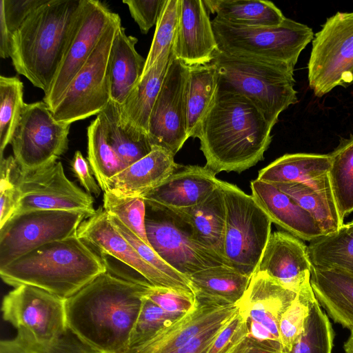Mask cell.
Listing matches in <instances>:
<instances>
[{"instance_id":"cell-49","label":"cell","mask_w":353,"mask_h":353,"mask_svg":"<svg viewBox=\"0 0 353 353\" xmlns=\"http://www.w3.org/2000/svg\"><path fill=\"white\" fill-rule=\"evenodd\" d=\"M143 34L157 24L166 0H123Z\"/></svg>"},{"instance_id":"cell-46","label":"cell","mask_w":353,"mask_h":353,"mask_svg":"<svg viewBox=\"0 0 353 353\" xmlns=\"http://www.w3.org/2000/svg\"><path fill=\"white\" fill-rule=\"evenodd\" d=\"M249 334L248 319L239 310L207 353H246L250 345Z\"/></svg>"},{"instance_id":"cell-6","label":"cell","mask_w":353,"mask_h":353,"mask_svg":"<svg viewBox=\"0 0 353 353\" xmlns=\"http://www.w3.org/2000/svg\"><path fill=\"white\" fill-rule=\"evenodd\" d=\"M211 21L219 51L292 71L302 50L314 39L311 28L288 18L271 27L236 26L216 17Z\"/></svg>"},{"instance_id":"cell-2","label":"cell","mask_w":353,"mask_h":353,"mask_svg":"<svg viewBox=\"0 0 353 353\" xmlns=\"http://www.w3.org/2000/svg\"><path fill=\"white\" fill-rule=\"evenodd\" d=\"M272 128L247 97L218 89L196 137L205 166L215 174L250 168L263 159Z\"/></svg>"},{"instance_id":"cell-13","label":"cell","mask_w":353,"mask_h":353,"mask_svg":"<svg viewBox=\"0 0 353 353\" xmlns=\"http://www.w3.org/2000/svg\"><path fill=\"white\" fill-rule=\"evenodd\" d=\"M17 205L12 216L34 210H72L89 217L96 211L94 199L65 174L61 161L30 172L21 170L17 180Z\"/></svg>"},{"instance_id":"cell-1","label":"cell","mask_w":353,"mask_h":353,"mask_svg":"<svg viewBox=\"0 0 353 353\" xmlns=\"http://www.w3.org/2000/svg\"><path fill=\"white\" fill-rule=\"evenodd\" d=\"M151 285L108 271L99 274L65 299L68 327L99 353L121 352Z\"/></svg>"},{"instance_id":"cell-56","label":"cell","mask_w":353,"mask_h":353,"mask_svg":"<svg viewBox=\"0 0 353 353\" xmlns=\"http://www.w3.org/2000/svg\"><path fill=\"white\" fill-rule=\"evenodd\" d=\"M352 84H353V72H352Z\"/></svg>"},{"instance_id":"cell-53","label":"cell","mask_w":353,"mask_h":353,"mask_svg":"<svg viewBox=\"0 0 353 353\" xmlns=\"http://www.w3.org/2000/svg\"><path fill=\"white\" fill-rule=\"evenodd\" d=\"M12 33L8 29L3 12L0 10V57L7 59L10 57Z\"/></svg>"},{"instance_id":"cell-8","label":"cell","mask_w":353,"mask_h":353,"mask_svg":"<svg viewBox=\"0 0 353 353\" xmlns=\"http://www.w3.org/2000/svg\"><path fill=\"white\" fill-rule=\"evenodd\" d=\"M145 231L149 245L174 269L186 276L200 270L228 265L205 246L175 210L145 201Z\"/></svg>"},{"instance_id":"cell-44","label":"cell","mask_w":353,"mask_h":353,"mask_svg":"<svg viewBox=\"0 0 353 353\" xmlns=\"http://www.w3.org/2000/svg\"><path fill=\"white\" fill-rule=\"evenodd\" d=\"M181 316L165 311L145 297L127 347L141 343Z\"/></svg>"},{"instance_id":"cell-14","label":"cell","mask_w":353,"mask_h":353,"mask_svg":"<svg viewBox=\"0 0 353 353\" xmlns=\"http://www.w3.org/2000/svg\"><path fill=\"white\" fill-rule=\"evenodd\" d=\"M2 316L17 331L39 341H50L68 329L65 299L37 287L21 285L4 297Z\"/></svg>"},{"instance_id":"cell-57","label":"cell","mask_w":353,"mask_h":353,"mask_svg":"<svg viewBox=\"0 0 353 353\" xmlns=\"http://www.w3.org/2000/svg\"><path fill=\"white\" fill-rule=\"evenodd\" d=\"M351 222L353 223V220Z\"/></svg>"},{"instance_id":"cell-4","label":"cell","mask_w":353,"mask_h":353,"mask_svg":"<svg viewBox=\"0 0 353 353\" xmlns=\"http://www.w3.org/2000/svg\"><path fill=\"white\" fill-rule=\"evenodd\" d=\"M108 271L103 259L76 234L48 243L0 267L4 283L29 285L67 299Z\"/></svg>"},{"instance_id":"cell-39","label":"cell","mask_w":353,"mask_h":353,"mask_svg":"<svg viewBox=\"0 0 353 353\" xmlns=\"http://www.w3.org/2000/svg\"><path fill=\"white\" fill-rule=\"evenodd\" d=\"M23 83L17 77L0 76V159L11 143L23 106Z\"/></svg>"},{"instance_id":"cell-28","label":"cell","mask_w":353,"mask_h":353,"mask_svg":"<svg viewBox=\"0 0 353 353\" xmlns=\"http://www.w3.org/2000/svg\"><path fill=\"white\" fill-rule=\"evenodd\" d=\"M138 39L128 35L121 24L116 32L109 57L111 100L122 104L141 79L145 60L135 48Z\"/></svg>"},{"instance_id":"cell-41","label":"cell","mask_w":353,"mask_h":353,"mask_svg":"<svg viewBox=\"0 0 353 353\" xmlns=\"http://www.w3.org/2000/svg\"><path fill=\"white\" fill-rule=\"evenodd\" d=\"M334 332L316 299L304 329L290 353H332Z\"/></svg>"},{"instance_id":"cell-23","label":"cell","mask_w":353,"mask_h":353,"mask_svg":"<svg viewBox=\"0 0 353 353\" xmlns=\"http://www.w3.org/2000/svg\"><path fill=\"white\" fill-rule=\"evenodd\" d=\"M250 188L252 196L271 221L288 233L310 242L324 235L314 218L274 185L256 179Z\"/></svg>"},{"instance_id":"cell-36","label":"cell","mask_w":353,"mask_h":353,"mask_svg":"<svg viewBox=\"0 0 353 353\" xmlns=\"http://www.w3.org/2000/svg\"><path fill=\"white\" fill-rule=\"evenodd\" d=\"M88 160L95 179L105 192L109 180L126 166L109 142L106 131L97 117L87 128Z\"/></svg>"},{"instance_id":"cell-15","label":"cell","mask_w":353,"mask_h":353,"mask_svg":"<svg viewBox=\"0 0 353 353\" xmlns=\"http://www.w3.org/2000/svg\"><path fill=\"white\" fill-rule=\"evenodd\" d=\"M190 67L173 58L152 108L148 137L152 146L175 155L189 138L187 97Z\"/></svg>"},{"instance_id":"cell-22","label":"cell","mask_w":353,"mask_h":353,"mask_svg":"<svg viewBox=\"0 0 353 353\" xmlns=\"http://www.w3.org/2000/svg\"><path fill=\"white\" fill-rule=\"evenodd\" d=\"M220 181L205 165H179L163 183L142 197L170 209L190 208L208 198Z\"/></svg>"},{"instance_id":"cell-55","label":"cell","mask_w":353,"mask_h":353,"mask_svg":"<svg viewBox=\"0 0 353 353\" xmlns=\"http://www.w3.org/2000/svg\"><path fill=\"white\" fill-rule=\"evenodd\" d=\"M350 331V336L343 343L344 353H353V329Z\"/></svg>"},{"instance_id":"cell-43","label":"cell","mask_w":353,"mask_h":353,"mask_svg":"<svg viewBox=\"0 0 353 353\" xmlns=\"http://www.w3.org/2000/svg\"><path fill=\"white\" fill-rule=\"evenodd\" d=\"M181 0H166L156 24L152 44L145 60V73L162 56L172 51L176 36Z\"/></svg>"},{"instance_id":"cell-51","label":"cell","mask_w":353,"mask_h":353,"mask_svg":"<svg viewBox=\"0 0 353 353\" xmlns=\"http://www.w3.org/2000/svg\"><path fill=\"white\" fill-rule=\"evenodd\" d=\"M232 318L220 321L201 332L174 353H207L221 331Z\"/></svg>"},{"instance_id":"cell-34","label":"cell","mask_w":353,"mask_h":353,"mask_svg":"<svg viewBox=\"0 0 353 353\" xmlns=\"http://www.w3.org/2000/svg\"><path fill=\"white\" fill-rule=\"evenodd\" d=\"M218 91V76L210 63L190 67L187 97V132L197 137L201 125L212 105Z\"/></svg>"},{"instance_id":"cell-12","label":"cell","mask_w":353,"mask_h":353,"mask_svg":"<svg viewBox=\"0 0 353 353\" xmlns=\"http://www.w3.org/2000/svg\"><path fill=\"white\" fill-rule=\"evenodd\" d=\"M89 216L72 210H34L12 216L0 228V267L48 243L77 234Z\"/></svg>"},{"instance_id":"cell-47","label":"cell","mask_w":353,"mask_h":353,"mask_svg":"<svg viewBox=\"0 0 353 353\" xmlns=\"http://www.w3.org/2000/svg\"><path fill=\"white\" fill-rule=\"evenodd\" d=\"M20 170L13 156L0 159V228L14 213L19 199L17 180Z\"/></svg>"},{"instance_id":"cell-26","label":"cell","mask_w":353,"mask_h":353,"mask_svg":"<svg viewBox=\"0 0 353 353\" xmlns=\"http://www.w3.org/2000/svg\"><path fill=\"white\" fill-rule=\"evenodd\" d=\"M310 283L321 307L332 321L353 329V276L336 270L312 267Z\"/></svg>"},{"instance_id":"cell-24","label":"cell","mask_w":353,"mask_h":353,"mask_svg":"<svg viewBox=\"0 0 353 353\" xmlns=\"http://www.w3.org/2000/svg\"><path fill=\"white\" fill-rule=\"evenodd\" d=\"M330 164L329 154H285L260 170L257 179L268 183H303L334 201L328 175Z\"/></svg>"},{"instance_id":"cell-29","label":"cell","mask_w":353,"mask_h":353,"mask_svg":"<svg viewBox=\"0 0 353 353\" xmlns=\"http://www.w3.org/2000/svg\"><path fill=\"white\" fill-rule=\"evenodd\" d=\"M250 278L226 265L206 268L188 276L196 300L216 305L238 303Z\"/></svg>"},{"instance_id":"cell-27","label":"cell","mask_w":353,"mask_h":353,"mask_svg":"<svg viewBox=\"0 0 353 353\" xmlns=\"http://www.w3.org/2000/svg\"><path fill=\"white\" fill-rule=\"evenodd\" d=\"M172 58V51L160 57L142 74L125 101L119 105L124 125L148 135L150 114Z\"/></svg>"},{"instance_id":"cell-3","label":"cell","mask_w":353,"mask_h":353,"mask_svg":"<svg viewBox=\"0 0 353 353\" xmlns=\"http://www.w3.org/2000/svg\"><path fill=\"white\" fill-rule=\"evenodd\" d=\"M83 0H47L12 33L10 58L19 74L46 94L76 28Z\"/></svg>"},{"instance_id":"cell-45","label":"cell","mask_w":353,"mask_h":353,"mask_svg":"<svg viewBox=\"0 0 353 353\" xmlns=\"http://www.w3.org/2000/svg\"><path fill=\"white\" fill-rule=\"evenodd\" d=\"M108 215L114 228L132 245L146 262L193 292L190 280L186 276L182 274L164 261L150 245L143 242L117 217L108 214Z\"/></svg>"},{"instance_id":"cell-42","label":"cell","mask_w":353,"mask_h":353,"mask_svg":"<svg viewBox=\"0 0 353 353\" xmlns=\"http://www.w3.org/2000/svg\"><path fill=\"white\" fill-rule=\"evenodd\" d=\"M103 208L149 245L145 231V201L142 196H121L103 192Z\"/></svg>"},{"instance_id":"cell-32","label":"cell","mask_w":353,"mask_h":353,"mask_svg":"<svg viewBox=\"0 0 353 353\" xmlns=\"http://www.w3.org/2000/svg\"><path fill=\"white\" fill-rule=\"evenodd\" d=\"M97 117L106 131L110 143L126 168L152 151L153 146L147 134L123 123L117 103L110 100Z\"/></svg>"},{"instance_id":"cell-11","label":"cell","mask_w":353,"mask_h":353,"mask_svg":"<svg viewBox=\"0 0 353 353\" xmlns=\"http://www.w3.org/2000/svg\"><path fill=\"white\" fill-rule=\"evenodd\" d=\"M70 125L57 121L43 101L25 103L10 143L21 170L30 172L56 162L68 148Z\"/></svg>"},{"instance_id":"cell-40","label":"cell","mask_w":353,"mask_h":353,"mask_svg":"<svg viewBox=\"0 0 353 353\" xmlns=\"http://www.w3.org/2000/svg\"><path fill=\"white\" fill-rule=\"evenodd\" d=\"M315 301L310 276L304 281L295 299L281 318L279 331L283 352L290 353L299 339Z\"/></svg>"},{"instance_id":"cell-33","label":"cell","mask_w":353,"mask_h":353,"mask_svg":"<svg viewBox=\"0 0 353 353\" xmlns=\"http://www.w3.org/2000/svg\"><path fill=\"white\" fill-rule=\"evenodd\" d=\"M308 254L312 265L336 270L353 276V223H344L337 231L310 242Z\"/></svg>"},{"instance_id":"cell-21","label":"cell","mask_w":353,"mask_h":353,"mask_svg":"<svg viewBox=\"0 0 353 353\" xmlns=\"http://www.w3.org/2000/svg\"><path fill=\"white\" fill-rule=\"evenodd\" d=\"M307 245L284 231L271 233L254 272L268 274L286 288L298 292L311 275Z\"/></svg>"},{"instance_id":"cell-17","label":"cell","mask_w":353,"mask_h":353,"mask_svg":"<svg viewBox=\"0 0 353 353\" xmlns=\"http://www.w3.org/2000/svg\"><path fill=\"white\" fill-rule=\"evenodd\" d=\"M77 235L102 256L113 257L124 263L151 285L194 294L189 288L168 277L146 262L111 224L103 206L79 226Z\"/></svg>"},{"instance_id":"cell-18","label":"cell","mask_w":353,"mask_h":353,"mask_svg":"<svg viewBox=\"0 0 353 353\" xmlns=\"http://www.w3.org/2000/svg\"><path fill=\"white\" fill-rule=\"evenodd\" d=\"M239 309L238 303L216 305L199 302L192 311L181 315L141 343L127 347L120 353H174L201 332L232 318Z\"/></svg>"},{"instance_id":"cell-37","label":"cell","mask_w":353,"mask_h":353,"mask_svg":"<svg viewBox=\"0 0 353 353\" xmlns=\"http://www.w3.org/2000/svg\"><path fill=\"white\" fill-rule=\"evenodd\" d=\"M290 196L317 221L324 234L337 231L343 224L335 201L310 187L298 183H271Z\"/></svg>"},{"instance_id":"cell-31","label":"cell","mask_w":353,"mask_h":353,"mask_svg":"<svg viewBox=\"0 0 353 353\" xmlns=\"http://www.w3.org/2000/svg\"><path fill=\"white\" fill-rule=\"evenodd\" d=\"M209 12L224 22L245 27H271L285 19L272 2L263 0H204Z\"/></svg>"},{"instance_id":"cell-9","label":"cell","mask_w":353,"mask_h":353,"mask_svg":"<svg viewBox=\"0 0 353 353\" xmlns=\"http://www.w3.org/2000/svg\"><path fill=\"white\" fill-rule=\"evenodd\" d=\"M121 20L115 13L90 56L52 110L54 119L71 124L100 113L111 100L109 57Z\"/></svg>"},{"instance_id":"cell-25","label":"cell","mask_w":353,"mask_h":353,"mask_svg":"<svg viewBox=\"0 0 353 353\" xmlns=\"http://www.w3.org/2000/svg\"><path fill=\"white\" fill-rule=\"evenodd\" d=\"M174 155L169 150L153 146L142 159L111 178L105 192L117 195L143 196L159 187L176 169Z\"/></svg>"},{"instance_id":"cell-30","label":"cell","mask_w":353,"mask_h":353,"mask_svg":"<svg viewBox=\"0 0 353 353\" xmlns=\"http://www.w3.org/2000/svg\"><path fill=\"white\" fill-rule=\"evenodd\" d=\"M172 210L188 223L200 242L225 259V208L220 183L201 203L190 208Z\"/></svg>"},{"instance_id":"cell-7","label":"cell","mask_w":353,"mask_h":353,"mask_svg":"<svg viewBox=\"0 0 353 353\" xmlns=\"http://www.w3.org/2000/svg\"><path fill=\"white\" fill-rule=\"evenodd\" d=\"M225 208L223 254L228 265L252 276L271 234L272 222L252 195L220 181Z\"/></svg>"},{"instance_id":"cell-50","label":"cell","mask_w":353,"mask_h":353,"mask_svg":"<svg viewBox=\"0 0 353 353\" xmlns=\"http://www.w3.org/2000/svg\"><path fill=\"white\" fill-rule=\"evenodd\" d=\"M47 0H1L6 23L12 33L17 31L26 19Z\"/></svg>"},{"instance_id":"cell-5","label":"cell","mask_w":353,"mask_h":353,"mask_svg":"<svg viewBox=\"0 0 353 353\" xmlns=\"http://www.w3.org/2000/svg\"><path fill=\"white\" fill-rule=\"evenodd\" d=\"M210 63L216 70L218 89L247 97L272 127L283 111L298 102L294 71L219 50Z\"/></svg>"},{"instance_id":"cell-35","label":"cell","mask_w":353,"mask_h":353,"mask_svg":"<svg viewBox=\"0 0 353 353\" xmlns=\"http://www.w3.org/2000/svg\"><path fill=\"white\" fill-rule=\"evenodd\" d=\"M329 154L330 183L338 212L344 221L353 212V135L342 139Z\"/></svg>"},{"instance_id":"cell-38","label":"cell","mask_w":353,"mask_h":353,"mask_svg":"<svg viewBox=\"0 0 353 353\" xmlns=\"http://www.w3.org/2000/svg\"><path fill=\"white\" fill-rule=\"evenodd\" d=\"M0 353H99L81 340L69 328L59 338L39 341L23 331L15 337L2 340Z\"/></svg>"},{"instance_id":"cell-16","label":"cell","mask_w":353,"mask_h":353,"mask_svg":"<svg viewBox=\"0 0 353 353\" xmlns=\"http://www.w3.org/2000/svg\"><path fill=\"white\" fill-rule=\"evenodd\" d=\"M114 15L99 1L83 0L70 44L50 90L43 97L51 110L90 56Z\"/></svg>"},{"instance_id":"cell-48","label":"cell","mask_w":353,"mask_h":353,"mask_svg":"<svg viewBox=\"0 0 353 353\" xmlns=\"http://www.w3.org/2000/svg\"><path fill=\"white\" fill-rule=\"evenodd\" d=\"M145 297L165 311L179 315L192 311L199 305L193 293L170 288L151 285Z\"/></svg>"},{"instance_id":"cell-10","label":"cell","mask_w":353,"mask_h":353,"mask_svg":"<svg viewBox=\"0 0 353 353\" xmlns=\"http://www.w3.org/2000/svg\"><path fill=\"white\" fill-rule=\"evenodd\" d=\"M353 12L329 17L312 40L307 63L309 86L321 97L336 86L352 85Z\"/></svg>"},{"instance_id":"cell-20","label":"cell","mask_w":353,"mask_h":353,"mask_svg":"<svg viewBox=\"0 0 353 353\" xmlns=\"http://www.w3.org/2000/svg\"><path fill=\"white\" fill-rule=\"evenodd\" d=\"M209 13L202 0H181L172 54L189 67L210 63L218 50Z\"/></svg>"},{"instance_id":"cell-54","label":"cell","mask_w":353,"mask_h":353,"mask_svg":"<svg viewBox=\"0 0 353 353\" xmlns=\"http://www.w3.org/2000/svg\"><path fill=\"white\" fill-rule=\"evenodd\" d=\"M246 353H285L280 346L269 343L258 342L250 338Z\"/></svg>"},{"instance_id":"cell-19","label":"cell","mask_w":353,"mask_h":353,"mask_svg":"<svg viewBox=\"0 0 353 353\" xmlns=\"http://www.w3.org/2000/svg\"><path fill=\"white\" fill-rule=\"evenodd\" d=\"M296 294L266 273L254 272L238 305L239 311L246 316L249 327H262L280 343L281 318Z\"/></svg>"},{"instance_id":"cell-52","label":"cell","mask_w":353,"mask_h":353,"mask_svg":"<svg viewBox=\"0 0 353 353\" xmlns=\"http://www.w3.org/2000/svg\"><path fill=\"white\" fill-rule=\"evenodd\" d=\"M70 165L74 175L84 188L85 192L99 196L102 190L92 175L93 172L89 162L80 151L75 152Z\"/></svg>"}]
</instances>
